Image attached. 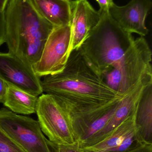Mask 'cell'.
Here are the masks:
<instances>
[{"instance_id": "8992f818", "label": "cell", "mask_w": 152, "mask_h": 152, "mask_svg": "<svg viewBox=\"0 0 152 152\" xmlns=\"http://www.w3.org/2000/svg\"><path fill=\"white\" fill-rule=\"evenodd\" d=\"M72 33L70 24L54 27L44 46L41 57L33 66L39 77L61 73L71 52Z\"/></svg>"}, {"instance_id": "ba28073f", "label": "cell", "mask_w": 152, "mask_h": 152, "mask_svg": "<svg viewBox=\"0 0 152 152\" xmlns=\"http://www.w3.org/2000/svg\"><path fill=\"white\" fill-rule=\"evenodd\" d=\"M0 78L8 86L31 94H43L40 77L32 66L10 53H0Z\"/></svg>"}, {"instance_id": "d6986e66", "label": "cell", "mask_w": 152, "mask_h": 152, "mask_svg": "<svg viewBox=\"0 0 152 152\" xmlns=\"http://www.w3.org/2000/svg\"><path fill=\"white\" fill-rule=\"evenodd\" d=\"M6 27L4 11L0 10V46L6 42Z\"/></svg>"}, {"instance_id": "7a4b0ae2", "label": "cell", "mask_w": 152, "mask_h": 152, "mask_svg": "<svg viewBox=\"0 0 152 152\" xmlns=\"http://www.w3.org/2000/svg\"><path fill=\"white\" fill-rule=\"evenodd\" d=\"M4 14L9 53L33 66L54 27L43 17L33 0H9Z\"/></svg>"}, {"instance_id": "44dd1931", "label": "cell", "mask_w": 152, "mask_h": 152, "mask_svg": "<svg viewBox=\"0 0 152 152\" xmlns=\"http://www.w3.org/2000/svg\"><path fill=\"white\" fill-rule=\"evenodd\" d=\"M100 6L101 11H109V8L114 4L113 0H96Z\"/></svg>"}, {"instance_id": "4fadbf2b", "label": "cell", "mask_w": 152, "mask_h": 152, "mask_svg": "<svg viewBox=\"0 0 152 152\" xmlns=\"http://www.w3.org/2000/svg\"><path fill=\"white\" fill-rule=\"evenodd\" d=\"M43 17L54 27L70 24V0H33Z\"/></svg>"}, {"instance_id": "603a6c76", "label": "cell", "mask_w": 152, "mask_h": 152, "mask_svg": "<svg viewBox=\"0 0 152 152\" xmlns=\"http://www.w3.org/2000/svg\"><path fill=\"white\" fill-rule=\"evenodd\" d=\"M9 0H0V10L4 11Z\"/></svg>"}, {"instance_id": "277c9868", "label": "cell", "mask_w": 152, "mask_h": 152, "mask_svg": "<svg viewBox=\"0 0 152 152\" xmlns=\"http://www.w3.org/2000/svg\"><path fill=\"white\" fill-rule=\"evenodd\" d=\"M36 113L41 130L50 142L57 145L75 142L69 114L54 96L42 94L38 97Z\"/></svg>"}, {"instance_id": "9a60e30c", "label": "cell", "mask_w": 152, "mask_h": 152, "mask_svg": "<svg viewBox=\"0 0 152 152\" xmlns=\"http://www.w3.org/2000/svg\"><path fill=\"white\" fill-rule=\"evenodd\" d=\"M38 98L37 96L8 85L3 104L13 113L29 115L36 113Z\"/></svg>"}, {"instance_id": "9c48e42d", "label": "cell", "mask_w": 152, "mask_h": 152, "mask_svg": "<svg viewBox=\"0 0 152 152\" xmlns=\"http://www.w3.org/2000/svg\"><path fill=\"white\" fill-rule=\"evenodd\" d=\"M152 83V73L145 75L137 84L121 99L113 116L106 126L81 145L82 148L92 146L99 142L112 133L137 108L145 88Z\"/></svg>"}, {"instance_id": "ffe728a7", "label": "cell", "mask_w": 152, "mask_h": 152, "mask_svg": "<svg viewBox=\"0 0 152 152\" xmlns=\"http://www.w3.org/2000/svg\"><path fill=\"white\" fill-rule=\"evenodd\" d=\"M123 152H152V144L141 143L133 149Z\"/></svg>"}, {"instance_id": "cb8c5ba5", "label": "cell", "mask_w": 152, "mask_h": 152, "mask_svg": "<svg viewBox=\"0 0 152 152\" xmlns=\"http://www.w3.org/2000/svg\"><path fill=\"white\" fill-rule=\"evenodd\" d=\"M64 1H69V0H64Z\"/></svg>"}, {"instance_id": "3957f363", "label": "cell", "mask_w": 152, "mask_h": 152, "mask_svg": "<svg viewBox=\"0 0 152 152\" xmlns=\"http://www.w3.org/2000/svg\"><path fill=\"white\" fill-rule=\"evenodd\" d=\"M100 21L80 48L89 63L101 75L119 68L125 53L134 42L132 34L121 28L109 11H101Z\"/></svg>"}, {"instance_id": "7c38bea8", "label": "cell", "mask_w": 152, "mask_h": 152, "mask_svg": "<svg viewBox=\"0 0 152 152\" xmlns=\"http://www.w3.org/2000/svg\"><path fill=\"white\" fill-rule=\"evenodd\" d=\"M135 122L141 142L152 144V83L145 88L139 100Z\"/></svg>"}, {"instance_id": "2e32d148", "label": "cell", "mask_w": 152, "mask_h": 152, "mask_svg": "<svg viewBox=\"0 0 152 152\" xmlns=\"http://www.w3.org/2000/svg\"><path fill=\"white\" fill-rule=\"evenodd\" d=\"M102 76L106 84L110 88L120 93L122 78L121 71L119 69L116 68H112L102 75Z\"/></svg>"}, {"instance_id": "7402d4cb", "label": "cell", "mask_w": 152, "mask_h": 152, "mask_svg": "<svg viewBox=\"0 0 152 152\" xmlns=\"http://www.w3.org/2000/svg\"><path fill=\"white\" fill-rule=\"evenodd\" d=\"M8 85L0 78V103H3L7 92Z\"/></svg>"}, {"instance_id": "52a82bcc", "label": "cell", "mask_w": 152, "mask_h": 152, "mask_svg": "<svg viewBox=\"0 0 152 152\" xmlns=\"http://www.w3.org/2000/svg\"><path fill=\"white\" fill-rule=\"evenodd\" d=\"M152 55L149 44L144 37L134 39L120 65L122 78L120 94H127L143 77L152 73Z\"/></svg>"}, {"instance_id": "30bf717a", "label": "cell", "mask_w": 152, "mask_h": 152, "mask_svg": "<svg viewBox=\"0 0 152 152\" xmlns=\"http://www.w3.org/2000/svg\"><path fill=\"white\" fill-rule=\"evenodd\" d=\"M151 0H131L126 5L113 4L109 10L111 17L124 30L145 37L149 32L145 19L152 8Z\"/></svg>"}, {"instance_id": "5b68a950", "label": "cell", "mask_w": 152, "mask_h": 152, "mask_svg": "<svg viewBox=\"0 0 152 152\" xmlns=\"http://www.w3.org/2000/svg\"><path fill=\"white\" fill-rule=\"evenodd\" d=\"M0 128L26 152H53L37 121L0 110Z\"/></svg>"}, {"instance_id": "e0dca14e", "label": "cell", "mask_w": 152, "mask_h": 152, "mask_svg": "<svg viewBox=\"0 0 152 152\" xmlns=\"http://www.w3.org/2000/svg\"><path fill=\"white\" fill-rule=\"evenodd\" d=\"M0 152H26L0 128Z\"/></svg>"}, {"instance_id": "5bb4252c", "label": "cell", "mask_w": 152, "mask_h": 152, "mask_svg": "<svg viewBox=\"0 0 152 152\" xmlns=\"http://www.w3.org/2000/svg\"><path fill=\"white\" fill-rule=\"evenodd\" d=\"M137 109L109 135L92 146L82 148V152H111L136 128L135 119Z\"/></svg>"}, {"instance_id": "ac0fdd59", "label": "cell", "mask_w": 152, "mask_h": 152, "mask_svg": "<svg viewBox=\"0 0 152 152\" xmlns=\"http://www.w3.org/2000/svg\"><path fill=\"white\" fill-rule=\"evenodd\" d=\"M48 144L53 152H82L80 142L75 140L74 142L67 144L57 145L48 140Z\"/></svg>"}, {"instance_id": "8fae6325", "label": "cell", "mask_w": 152, "mask_h": 152, "mask_svg": "<svg viewBox=\"0 0 152 152\" xmlns=\"http://www.w3.org/2000/svg\"><path fill=\"white\" fill-rule=\"evenodd\" d=\"M71 51L80 47L90 31L99 23L101 15L87 0L70 1Z\"/></svg>"}, {"instance_id": "6da1fadb", "label": "cell", "mask_w": 152, "mask_h": 152, "mask_svg": "<svg viewBox=\"0 0 152 152\" xmlns=\"http://www.w3.org/2000/svg\"><path fill=\"white\" fill-rule=\"evenodd\" d=\"M43 93L52 95L69 114L73 130L84 132L127 94L110 88L80 48L71 51L61 73L44 77Z\"/></svg>"}]
</instances>
